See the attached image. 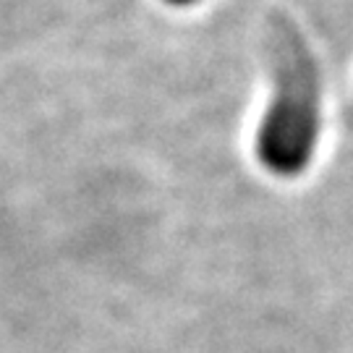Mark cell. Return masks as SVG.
I'll return each instance as SVG.
<instances>
[{"label":"cell","instance_id":"cell-1","mask_svg":"<svg viewBox=\"0 0 353 353\" xmlns=\"http://www.w3.org/2000/svg\"><path fill=\"white\" fill-rule=\"evenodd\" d=\"M322 131V84L303 48H288L275 65V89L256 131V157L270 173L296 178L314 160Z\"/></svg>","mask_w":353,"mask_h":353},{"label":"cell","instance_id":"cell-2","mask_svg":"<svg viewBox=\"0 0 353 353\" xmlns=\"http://www.w3.org/2000/svg\"><path fill=\"white\" fill-rule=\"evenodd\" d=\"M170 6H191V3H196V0H168Z\"/></svg>","mask_w":353,"mask_h":353}]
</instances>
